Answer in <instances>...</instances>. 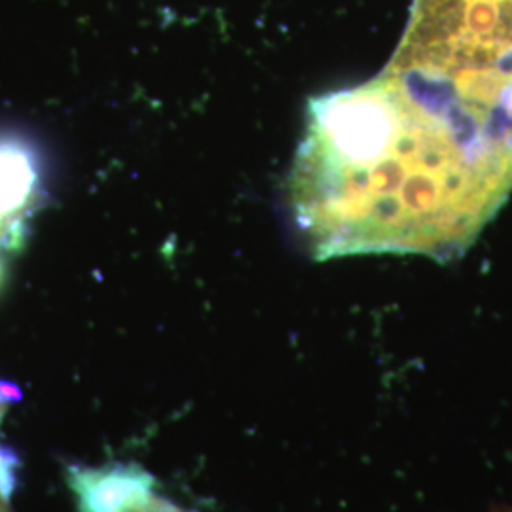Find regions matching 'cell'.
Instances as JSON below:
<instances>
[{"mask_svg":"<svg viewBox=\"0 0 512 512\" xmlns=\"http://www.w3.org/2000/svg\"><path fill=\"white\" fill-rule=\"evenodd\" d=\"M67 480L80 512H135L156 495L154 478L135 465L71 467Z\"/></svg>","mask_w":512,"mask_h":512,"instance_id":"6da1fadb","label":"cell"},{"mask_svg":"<svg viewBox=\"0 0 512 512\" xmlns=\"http://www.w3.org/2000/svg\"><path fill=\"white\" fill-rule=\"evenodd\" d=\"M8 393L0 385V421L6 414ZM16 488V459L0 444V512H12V494Z\"/></svg>","mask_w":512,"mask_h":512,"instance_id":"7a4b0ae2","label":"cell"}]
</instances>
